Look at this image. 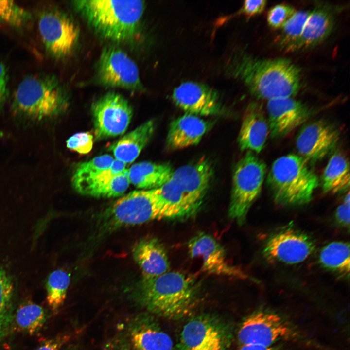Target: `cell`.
Instances as JSON below:
<instances>
[{
	"mask_svg": "<svg viewBox=\"0 0 350 350\" xmlns=\"http://www.w3.org/2000/svg\"><path fill=\"white\" fill-rule=\"evenodd\" d=\"M224 70L259 99L293 97L301 87L299 68L285 58H259L238 51L228 59Z\"/></svg>",
	"mask_w": 350,
	"mask_h": 350,
	"instance_id": "1",
	"label": "cell"
},
{
	"mask_svg": "<svg viewBox=\"0 0 350 350\" xmlns=\"http://www.w3.org/2000/svg\"><path fill=\"white\" fill-rule=\"evenodd\" d=\"M200 294V284L195 278L176 271L142 278L136 290L137 298L144 308L171 319L191 315L198 305Z\"/></svg>",
	"mask_w": 350,
	"mask_h": 350,
	"instance_id": "2",
	"label": "cell"
},
{
	"mask_svg": "<svg viewBox=\"0 0 350 350\" xmlns=\"http://www.w3.org/2000/svg\"><path fill=\"white\" fill-rule=\"evenodd\" d=\"M213 173L212 164L205 158L174 170L169 179L157 189L162 219L194 216L204 201Z\"/></svg>",
	"mask_w": 350,
	"mask_h": 350,
	"instance_id": "3",
	"label": "cell"
},
{
	"mask_svg": "<svg viewBox=\"0 0 350 350\" xmlns=\"http://www.w3.org/2000/svg\"><path fill=\"white\" fill-rule=\"evenodd\" d=\"M72 4L98 34L117 42L135 35L145 7L144 1L140 0H82Z\"/></svg>",
	"mask_w": 350,
	"mask_h": 350,
	"instance_id": "4",
	"label": "cell"
},
{
	"mask_svg": "<svg viewBox=\"0 0 350 350\" xmlns=\"http://www.w3.org/2000/svg\"><path fill=\"white\" fill-rule=\"evenodd\" d=\"M67 102L65 91L54 76L35 74L25 77L15 90L11 104L17 118L41 122L60 114Z\"/></svg>",
	"mask_w": 350,
	"mask_h": 350,
	"instance_id": "5",
	"label": "cell"
},
{
	"mask_svg": "<svg viewBox=\"0 0 350 350\" xmlns=\"http://www.w3.org/2000/svg\"><path fill=\"white\" fill-rule=\"evenodd\" d=\"M266 182L274 201L284 206L309 203L320 183L307 162L295 154L282 156L275 160Z\"/></svg>",
	"mask_w": 350,
	"mask_h": 350,
	"instance_id": "6",
	"label": "cell"
},
{
	"mask_svg": "<svg viewBox=\"0 0 350 350\" xmlns=\"http://www.w3.org/2000/svg\"><path fill=\"white\" fill-rule=\"evenodd\" d=\"M162 219L157 189L134 191L116 200L101 214L99 231L106 233L119 228Z\"/></svg>",
	"mask_w": 350,
	"mask_h": 350,
	"instance_id": "7",
	"label": "cell"
},
{
	"mask_svg": "<svg viewBox=\"0 0 350 350\" xmlns=\"http://www.w3.org/2000/svg\"><path fill=\"white\" fill-rule=\"evenodd\" d=\"M266 173L265 163L251 152L248 151L236 164L228 214L239 224L245 223L250 207L259 196Z\"/></svg>",
	"mask_w": 350,
	"mask_h": 350,
	"instance_id": "8",
	"label": "cell"
},
{
	"mask_svg": "<svg viewBox=\"0 0 350 350\" xmlns=\"http://www.w3.org/2000/svg\"><path fill=\"white\" fill-rule=\"evenodd\" d=\"M232 333L228 324L214 315L195 316L184 325L176 350H229Z\"/></svg>",
	"mask_w": 350,
	"mask_h": 350,
	"instance_id": "9",
	"label": "cell"
},
{
	"mask_svg": "<svg viewBox=\"0 0 350 350\" xmlns=\"http://www.w3.org/2000/svg\"><path fill=\"white\" fill-rule=\"evenodd\" d=\"M38 28L46 51L53 57L64 58L74 50L80 31L65 13L54 9L44 11L39 17Z\"/></svg>",
	"mask_w": 350,
	"mask_h": 350,
	"instance_id": "10",
	"label": "cell"
},
{
	"mask_svg": "<svg viewBox=\"0 0 350 350\" xmlns=\"http://www.w3.org/2000/svg\"><path fill=\"white\" fill-rule=\"evenodd\" d=\"M94 135L97 140L122 134L130 122L133 109L122 95L108 93L95 101L91 107Z\"/></svg>",
	"mask_w": 350,
	"mask_h": 350,
	"instance_id": "11",
	"label": "cell"
},
{
	"mask_svg": "<svg viewBox=\"0 0 350 350\" xmlns=\"http://www.w3.org/2000/svg\"><path fill=\"white\" fill-rule=\"evenodd\" d=\"M97 73L99 82L105 86L134 90L144 88L136 63L115 46L106 47L102 51Z\"/></svg>",
	"mask_w": 350,
	"mask_h": 350,
	"instance_id": "12",
	"label": "cell"
},
{
	"mask_svg": "<svg viewBox=\"0 0 350 350\" xmlns=\"http://www.w3.org/2000/svg\"><path fill=\"white\" fill-rule=\"evenodd\" d=\"M292 332L287 323L279 315L259 311L246 317L238 332L239 343L271 347L277 341L289 337Z\"/></svg>",
	"mask_w": 350,
	"mask_h": 350,
	"instance_id": "13",
	"label": "cell"
},
{
	"mask_svg": "<svg viewBox=\"0 0 350 350\" xmlns=\"http://www.w3.org/2000/svg\"><path fill=\"white\" fill-rule=\"evenodd\" d=\"M340 137V131L334 124L324 120H316L301 129L296 139L297 149L307 163H315L333 150Z\"/></svg>",
	"mask_w": 350,
	"mask_h": 350,
	"instance_id": "14",
	"label": "cell"
},
{
	"mask_svg": "<svg viewBox=\"0 0 350 350\" xmlns=\"http://www.w3.org/2000/svg\"><path fill=\"white\" fill-rule=\"evenodd\" d=\"M171 97L175 105L186 113L197 116L215 115L223 110L217 91L201 83L183 82L173 90Z\"/></svg>",
	"mask_w": 350,
	"mask_h": 350,
	"instance_id": "15",
	"label": "cell"
},
{
	"mask_svg": "<svg viewBox=\"0 0 350 350\" xmlns=\"http://www.w3.org/2000/svg\"><path fill=\"white\" fill-rule=\"evenodd\" d=\"M314 248V243L309 236L293 229H286L268 239L263 252L270 261L295 264L305 260Z\"/></svg>",
	"mask_w": 350,
	"mask_h": 350,
	"instance_id": "16",
	"label": "cell"
},
{
	"mask_svg": "<svg viewBox=\"0 0 350 350\" xmlns=\"http://www.w3.org/2000/svg\"><path fill=\"white\" fill-rule=\"evenodd\" d=\"M192 258H199L202 269L207 273L218 276L245 279L247 276L240 268L230 264L223 246L211 235L203 232L192 237L188 243Z\"/></svg>",
	"mask_w": 350,
	"mask_h": 350,
	"instance_id": "17",
	"label": "cell"
},
{
	"mask_svg": "<svg viewBox=\"0 0 350 350\" xmlns=\"http://www.w3.org/2000/svg\"><path fill=\"white\" fill-rule=\"evenodd\" d=\"M266 109L269 134L273 138L287 135L305 122L311 113L306 105L292 97L269 100Z\"/></svg>",
	"mask_w": 350,
	"mask_h": 350,
	"instance_id": "18",
	"label": "cell"
},
{
	"mask_svg": "<svg viewBox=\"0 0 350 350\" xmlns=\"http://www.w3.org/2000/svg\"><path fill=\"white\" fill-rule=\"evenodd\" d=\"M126 331V339L132 350H173L171 338L150 315H137L129 322Z\"/></svg>",
	"mask_w": 350,
	"mask_h": 350,
	"instance_id": "19",
	"label": "cell"
},
{
	"mask_svg": "<svg viewBox=\"0 0 350 350\" xmlns=\"http://www.w3.org/2000/svg\"><path fill=\"white\" fill-rule=\"evenodd\" d=\"M269 128L262 106L250 103L246 108L238 137L241 150L259 153L264 148Z\"/></svg>",
	"mask_w": 350,
	"mask_h": 350,
	"instance_id": "20",
	"label": "cell"
},
{
	"mask_svg": "<svg viewBox=\"0 0 350 350\" xmlns=\"http://www.w3.org/2000/svg\"><path fill=\"white\" fill-rule=\"evenodd\" d=\"M210 123L199 116L185 113L171 123L166 139L170 150H177L199 143Z\"/></svg>",
	"mask_w": 350,
	"mask_h": 350,
	"instance_id": "21",
	"label": "cell"
},
{
	"mask_svg": "<svg viewBox=\"0 0 350 350\" xmlns=\"http://www.w3.org/2000/svg\"><path fill=\"white\" fill-rule=\"evenodd\" d=\"M126 164L115 159L111 165L83 189L79 193L97 198L122 196L130 183Z\"/></svg>",
	"mask_w": 350,
	"mask_h": 350,
	"instance_id": "22",
	"label": "cell"
},
{
	"mask_svg": "<svg viewBox=\"0 0 350 350\" xmlns=\"http://www.w3.org/2000/svg\"><path fill=\"white\" fill-rule=\"evenodd\" d=\"M134 260L141 270L142 278L160 276L170 270V262L165 248L153 237L138 241L132 249Z\"/></svg>",
	"mask_w": 350,
	"mask_h": 350,
	"instance_id": "23",
	"label": "cell"
},
{
	"mask_svg": "<svg viewBox=\"0 0 350 350\" xmlns=\"http://www.w3.org/2000/svg\"><path fill=\"white\" fill-rule=\"evenodd\" d=\"M335 16L331 8L320 5L310 11L294 51L311 49L323 42L331 35Z\"/></svg>",
	"mask_w": 350,
	"mask_h": 350,
	"instance_id": "24",
	"label": "cell"
},
{
	"mask_svg": "<svg viewBox=\"0 0 350 350\" xmlns=\"http://www.w3.org/2000/svg\"><path fill=\"white\" fill-rule=\"evenodd\" d=\"M155 122L148 120L126 134L110 147L115 159L125 164L133 162L151 138Z\"/></svg>",
	"mask_w": 350,
	"mask_h": 350,
	"instance_id": "25",
	"label": "cell"
},
{
	"mask_svg": "<svg viewBox=\"0 0 350 350\" xmlns=\"http://www.w3.org/2000/svg\"><path fill=\"white\" fill-rule=\"evenodd\" d=\"M174 170L169 163L142 161L128 169L130 182L137 188L148 190L160 188L170 178Z\"/></svg>",
	"mask_w": 350,
	"mask_h": 350,
	"instance_id": "26",
	"label": "cell"
},
{
	"mask_svg": "<svg viewBox=\"0 0 350 350\" xmlns=\"http://www.w3.org/2000/svg\"><path fill=\"white\" fill-rule=\"evenodd\" d=\"M326 193L343 192L350 187V165L346 157L340 153L333 154L330 158L322 175L320 181Z\"/></svg>",
	"mask_w": 350,
	"mask_h": 350,
	"instance_id": "27",
	"label": "cell"
},
{
	"mask_svg": "<svg viewBox=\"0 0 350 350\" xmlns=\"http://www.w3.org/2000/svg\"><path fill=\"white\" fill-rule=\"evenodd\" d=\"M319 262L328 269L344 276H349V244L343 242H333L328 244L320 252Z\"/></svg>",
	"mask_w": 350,
	"mask_h": 350,
	"instance_id": "28",
	"label": "cell"
},
{
	"mask_svg": "<svg viewBox=\"0 0 350 350\" xmlns=\"http://www.w3.org/2000/svg\"><path fill=\"white\" fill-rule=\"evenodd\" d=\"M114 159L109 155H103L78 165L72 177V184L79 192L88 184L108 169Z\"/></svg>",
	"mask_w": 350,
	"mask_h": 350,
	"instance_id": "29",
	"label": "cell"
},
{
	"mask_svg": "<svg viewBox=\"0 0 350 350\" xmlns=\"http://www.w3.org/2000/svg\"><path fill=\"white\" fill-rule=\"evenodd\" d=\"M14 291L11 277L0 267V343L7 334L12 323Z\"/></svg>",
	"mask_w": 350,
	"mask_h": 350,
	"instance_id": "30",
	"label": "cell"
},
{
	"mask_svg": "<svg viewBox=\"0 0 350 350\" xmlns=\"http://www.w3.org/2000/svg\"><path fill=\"white\" fill-rule=\"evenodd\" d=\"M14 319L18 330L33 334L43 327L46 320V315L41 306L29 301L18 308Z\"/></svg>",
	"mask_w": 350,
	"mask_h": 350,
	"instance_id": "31",
	"label": "cell"
},
{
	"mask_svg": "<svg viewBox=\"0 0 350 350\" xmlns=\"http://www.w3.org/2000/svg\"><path fill=\"white\" fill-rule=\"evenodd\" d=\"M310 13L309 11H296L284 24L277 39L280 48L287 51H294Z\"/></svg>",
	"mask_w": 350,
	"mask_h": 350,
	"instance_id": "32",
	"label": "cell"
},
{
	"mask_svg": "<svg viewBox=\"0 0 350 350\" xmlns=\"http://www.w3.org/2000/svg\"><path fill=\"white\" fill-rule=\"evenodd\" d=\"M70 282V275L63 270H56L49 275L46 283V300L53 312H57L63 304Z\"/></svg>",
	"mask_w": 350,
	"mask_h": 350,
	"instance_id": "33",
	"label": "cell"
},
{
	"mask_svg": "<svg viewBox=\"0 0 350 350\" xmlns=\"http://www.w3.org/2000/svg\"><path fill=\"white\" fill-rule=\"evenodd\" d=\"M31 19L30 13L13 0H0V20L15 27H21Z\"/></svg>",
	"mask_w": 350,
	"mask_h": 350,
	"instance_id": "34",
	"label": "cell"
},
{
	"mask_svg": "<svg viewBox=\"0 0 350 350\" xmlns=\"http://www.w3.org/2000/svg\"><path fill=\"white\" fill-rule=\"evenodd\" d=\"M296 12L295 9L289 5L277 4L268 11L267 23L273 29H281Z\"/></svg>",
	"mask_w": 350,
	"mask_h": 350,
	"instance_id": "35",
	"label": "cell"
},
{
	"mask_svg": "<svg viewBox=\"0 0 350 350\" xmlns=\"http://www.w3.org/2000/svg\"><path fill=\"white\" fill-rule=\"evenodd\" d=\"M69 149L81 154H86L91 151L93 145V136L89 132L75 134L66 141Z\"/></svg>",
	"mask_w": 350,
	"mask_h": 350,
	"instance_id": "36",
	"label": "cell"
},
{
	"mask_svg": "<svg viewBox=\"0 0 350 350\" xmlns=\"http://www.w3.org/2000/svg\"><path fill=\"white\" fill-rule=\"evenodd\" d=\"M8 80L7 69L0 62V111L3 109L9 95Z\"/></svg>",
	"mask_w": 350,
	"mask_h": 350,
	"instance_id": "37",
	"label": "cell"
},
{
	"mask_svg": "<svg viewBox=\"0 0 350 350\" xmlns=\"http://www.w3.org/2000/svg\"><path fill=\"white\" fill-rule=\"evenodd\" d=\"M267 4V1L264 0L244 1L241 12L248 17L255 16L263 12Z\"/></svg>",
	"mask_w": 350,
	"mask_h": 350,
	"instance_id": "38",
	"label": "cell"
},
{
	"mask_svg": "<svg viewBox=\"0 0 350 350\" xmlns=\"http://www.w3.org/2000/svg\"><path fill=\"white\" fill-rule=\"evenodd\" d=\"M70 339L67 334H61L44 342L36 350H60Z\"/></svg>",
	"mask_w": 350,
	"mask_h": 350,
	"instance_id": "39",
	"label": "cell"
},
{
	"mask_svg": "<svg viewBox=\"0 0 350 350\" xmlns=\"http://www.w3.org/2000/svg\"><path fill=\"white\" fill-rule=\"evenodd\" d=\"M103 350H132L126 338L117 336L110 339Z\"/></svg>",
	"mask_w": 350,
	"mask_h": 350,
	"instance_id": "40",
	"label": "cell"
},
{
	"mask_svg": "<svg viewBox=\"0 0 350 350\" xmlns=\"http://www.w3.org/2000/svg\"><path fill=\"white\" fill-rule=\"evenodd\" d=\"M350 203L343 202L337 207L335 211L337 221L345 227H349L350 225Z\"/></svg>",
	"mask_w": 350,
	"mask_h": 350,
	"instance_id": "41",
	"label": "cell"
},
{
	"mask_svg": "<svg viewBox=\"0 0 350 350\" xmlns=\"http://www.w3.org/2000/svg\"><path fill=\"white\" fill-rule=\"evenodd\" d=\"M239 350H274L271 347L259 345L246 344L241 345Z\"/></svg>",
	"mask_w": 350,
	"mask_h": 350,
	"instance_id": "42",
	"label": "cell"
},
{
	"mask_svg": "<svg viewBox=\"0 0 350 350\" xmlns=\"http://www.w3.org/2000/svg\"><path fill=\"white\" fill-rule=\"evenodd\" d=\"M67 350H82L78 345H71L67 348Z\"/></svg>",
	"mask_w": 350,
	"mask_h": 350,
	"instance_id": "43",
	"label": "cell"
},
{
	"mask_svg": "<svg viewBox=\"0 0 350 350\" xmlns=\"http://www.w3.org/2000/svg\"><path fill=\"white\" fill-rule=\"evenodd\" d=\"M3 136V134L1 132H0V137H2Z\"/></svg>",
	"mask_w": 350,
	"mask_h": 350,
	"instance_id": "44",
	"label": "cell"
}]
</instances>
